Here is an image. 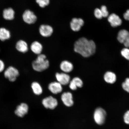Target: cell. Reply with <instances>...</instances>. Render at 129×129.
I'll return each instance as SVG.
<instances>
[{"label": "cell", "mask_w": 129, "mask_h": 129, "mask_svg": "<svg viewBox=\"0 0 129 129\" xmlns=\"http://www.w3.org/2000/svg\"><path fill=\"white\" fill-rule=\"evenodd\" d=\"M61 99L63 103L66 106L71 107L73 105L74 101L71 93L66 92L63 93L61 95Z\"/></svg>", "instance_id": "cell-10"}, {"label": "cell", "mask_w": 129, "mask_h": 129, "mask_svg": "<svg viewBox=\"0 0 129 129\" xmlns=\"http://www.w3.org/2000/svg\"><path fill=\"white\" fill-rule=\"evenodd\" d=\"M123 17L125 20L129 21V9L124 14Z\"/></svg>", "instance_id": "cell-31"}, {"label": "cell", "mask_w": 129, "mask_h": 129, "mask_svg": "<svg viewBox=\"0 0 129 129\" xmlns=\"http://www.w3.org/2000/svg\"><path fill=\"white\" fill-rule=\"evenodd\" d=\"M83 81L78 77H75L69 83V87L72 90H75L77 88H81L83 86Z\"/></svg>", "instance_id": "cell-15"}, {"label": "cell", "mask_w": 129, "mask_h": 129, "mask_svg": "<svg viewBox=\"0 0 129 129\" xmlns=\"http://www.w3.org/2000/svg\"><path fill=\"white\" fill-rule=\"evenodd\" d=\"M16 50L21 53H25L28 50V45L26 42L22 40H19L16 43L15 45Z\"/></svg>", "instance_id": "cell-13"}, {"label": "cell", "mask_w": 129, "mask_h": 129, "mask_svg": "<svg viewBox=\"0 0 129 129\" xmlns=\"http://www.w3.org/2000/svg\"><path fill=\"white\" fill-rule=\"evenodd\" d=\"M11 35L9 30L5 28H0V40L4 41L10 39Z\"/></svg>", "instance_id": "cell-20"}, {"label": "cell", "mask_w": 129, "mask_h": 129, "mask_svg": "<svg viewBox=\"0 0 129 129\" xmlns=\"http://www.w3.org/2000/svg\"><path fill=\"white\" fill-rule=\"evenodd\" d=\"M84 21L81 18H74L70 22L71 29L74 31H78L84 24Z\"/></svg>", "instance_id": "cell-7"}, {"label": "cell", "mask_w": 129, "mask_h": 129, "mask_svg": "<svg viewBox=\"0 0 129 129\" xmlns=\"http://www.w3.org/2000/svg\"><path fill=\"white\" fill-rule=\"evenodd\" d=\"M20 75V73L18 69L12 66H9L5 70L4 76L5 78L11 82H14L17 80Z\"/></svg>", "instance_id": "cell-4"}, {"label": "cell", "mask_w": 129, "mask_h": 129, "mask_svg": "<svg viewBox=\"0 0 129 129\" xmlns=\"http://www.w3.org/2000/svg\"><path fill=\"white\" fill-rule=\"evenodd\" d=\"M36 1L40 7L42 8L48 6L50 3V0H36Z\"/></svg>", "instance_id": "cell-23"}, {"label": "cell", "mask_w": 129, "mask_h": 129, "mask_svg": "<svg viewBox=\"0 0 129 129\" xmlns=\"http://www.w3.org/2000/svg\"><path fill=\"white\" fill-rule=\"evenodd\" d=\"M39 30L40 34L44 37L50 36L53 32L52 27L51 26L46 25H42L40 26Z\"/></svg>", "instance_id": "cell-9"}, {"label": "cell", "mask_w": 129, "mask_h": 129, "mask_svg": "<svg viewBox=\"0 0 129 129\" xmlns=\"http://www.w3.org/2000/svg\"><path fill=\"white\" fill-rule=\"evenodd\" d=\"M103 17H106L109 15V12L107 10V8L105 6H101L100 9Z\"/></svg>", "instance_id": "cell-27"}, {"label": "cell", "mask_w": 129, "mask_h": 129, "mask_svg": "<svg viewBox=\"0 0 129 129\" xmlns=\"http://www.w3.org/2000/svg\"><path fill=\"white\" fill-rule=\"evenodd\" d=\"M108 21L112 27L119 26L122 23V20L119 16L115 14H111L108 18Z\"/></svg>", "instance_id": "cell-11"}, {"label": "cell", "mask_w": 129, "mask_h": 129, "mask_svg": "<svg viewBox=\"0 0 129 129\" xmlns=\"http://www.w3.org/2000/svg\"><path fill=\"white\" fill-rule=\"evenodd\" d=\"M104 80L107 83L113 84L116 80V76L114 73L111 72H107L105 74Z\"/></svg>", "instance_id": "cell-18"}, {"label": "cell", "mask_w": 129, "mask_h": 129, "mask_svg": "<svg viewBox=\"0 0 129 129\" xmlns=\"http://www.w3.org/2000/svg\"><path fill=\"white\" fill-rule=\"evenodd\" d=\"M74 50L85 57L92 55L95 52L96 44L92 40H88L85 38H81L74 44Z\"/></svg>", "instance_id": "cell-1"}, {"label": "cell", "mask_w": 129, "mask_h": 129, "mask_svg": "<svg viewBox=\"0 0 129 129\" xmlns=\"http://www.w3.org/2000/svg\"><path fill=\"white\" fill-rule=\"evenodd\" d=\"M122 87L123 89L129 93V78L126 79L124 82L122 83Z\"/></svg>", "instance_id": "cell-25"}, {"label": "cell", "mask_w": 129, "mask_h": 129, "mask_svg": "<svg viewBox=\"0 0 129 129\" xmlns=\"http://www.w3.org/2000/svg\"><path fill=\"white\" fill-rule=\"evenodd\" d=\"M48 88L50 91L54 94L60 93L62 90V85L58 82H54L50 83Z\"/></svg>", "instance_id": "cell-14"}, {"label": "cell", "mask_w": 129, "mask_h": 129, "mask_svg": "<svg viewBox=\"0 0 129 129\" xmlns=\"http://www.w3.org/2000/svg\"><path fill=\"white\" fill-rule=\"evenodd\" d=\"M55 76L58 82L61 85H67L68 84L70 81V76L65 73H57L56 74Z\"/></svg>", "instance_id": "cell-8"}, {"label": "cell", "mask_w": 129, "mask_h": 129, "mask_svg": "<svg viewBox=\"0 0 129 129\" xmlns=\"http://www.w3.org/2000/svg\"><path fill=\"white\" fill-rule=\"evenodd\" d=\"M121 55L127 60H129V49L125 48H123L121 51Z\"/></svg>", "instance_id": "cell-24"}, {"label": "cell", "mask_w": 129, "mask_h": 129, "mask_svg": "<svg viewBox=\"0 0 129 129\" xmlns=\"http://www.w3.org/2000/svg\"><path fill=\"white\" fill-rule=\"evenodd\" d=\"M24 21L28 24L34 23L37 20V17L34 12L29 10H26L22 15Z\"/></svg>", "instance_id": "cell-6"}, {"label": "cell", "mask_w": 129, "mask_h": 129, "mask_svg": "<svg viewBox=\"0 0 129 129\" xmlns=\"http://www.w3.org/2000/svg\"><path fill=\"white\" fill-rule=\"evenodd\" d=\"M15 12L12 8L5 9L3 11V16L6 20H12L14 18Z\"/></svg>", "instance_id": "cell-19"}, {"label": "cell", "mask_w": 129, "mask_h": 129, "mask_svg": "<svg viewBox=\"0 0 129 129\" xmlns=\"http://www.w3.org/2000/svg\"><path fill=\"white\" fill-rule=\"evenodd\" d=\"M123 120L126 124L129 125V110L127 111L124 114Z\"/></svg>", "instance_id": "cell-28"}, {"label": "cell", "mask_w": 129, "mask_h": 129, "mask_svg": "<svg viewBox=\"0 0 129 129\" xmlns=\"http://www.w3.org/2000/svg\"><path fill=\"white\" fill-rule=\"evenodd\" d=\"M106 115L107 113L104 109L101 107L97 108L93 114V118L95 122L98 125L104 124L105 122Z\"/></svg>", "instance_id": "cell-3"}, {"label": "cell", "mask_w": 129, "mask_h": 129, "mask_svg": "<svg viewBox=\"0 0 129 129\" xmlns=\"http://www.w3.org/2000/svg\"><path fill=\"white\" fill-rule=\"evenodd\" d=\"M129 35V32L126 30H121L118 32L117 39L119 42L123 44Z\"/></svg>", "instance_id": "cell-21"}, {"label": "cell", "mask_w": 129, "mask_h": 129, "mask_svg": "<svg viewBox=\"0 0 129 129\" xmlns=\"http://www.w3.org/2000/svg\"><path fill=\"white\" fill-rule=\"evenodd\" d=\"M5 68V64L4 61L0 59V73L4 72Z\"/></svg>", "instance_id": "cell-29"}, {"label": "cell", "mask_w": 129, "mask_h": 129, "mask_svg": "<svg viewBox=\"0 0 129 129\" xmlns=\"http://www.w3.org/2000/svg\"><path fill=\"white\" fill-rule=\"evenodd\" d=\"M31 88L34 93L37 95H40L43 92V89L41 85L37 82L31 83Z\"/></svg>", "instance_id": "cell-22"}, {"label": "cell", "mask_w": 129, "mask_h": 129, "mask_svg": "<svg viewBox=\"0 0 129 129\" xmlns=\"http://www.w3.org/2000/svg\"><path fill=\"white\" fill-rule=\"evenodd\" d=\"M30 48L32 52L38 55L41 54L43 50V47L41 43L39 42L35 41L31 43Z\"/></svg>", "instance_id": "cell-16"}, {"label": "cell", "mask_w": 129, "mask_h": 129, "mask_svg": "<svg viewBox=\"0 0 129 129\" xmlns=\"http://www.w3.org/2000/svg\"><path fill=\"white\" fill-rule=\"evenodd\" d=\"M28 105L25 103H22L17 106L15 113L16 115L18 117H23L28 113Z\"/></svg>", "instance_id": "cell-12"}, {"label": "cell", "mask_w": 129, "mask_h": 129, "mask_svg": "<svg viewBox=\"0 0 129 129\" xmlns=\"http://www.w3.org/2000/svg\"><path fill=\"white\" fill-rule=\"evenodd\" d=\"M42 104L46 108L53 109L57 106L58 102L55 98L49 96L43 100Z\"/></svg>", "instance_id": "cell-5"}, {"label": "cell", "mask_w": 129, "mask_h": 129, "mask_svg": "<svg viewBox=\"0 0 129 129\" xmlns=\"http://www.w3.org/2000/svg\"><path fill=\"white\" fill-rule=\"evenodd\" d=\"M94 15L96 18L101 19L103 17L100 9L96 8L94 11Z\"/></svg>", "instance_id": "cell-26"}, {"label": "cell", "mask_w": 129, "mask_h": 129, "mask_svg": "<svg viewBox=\"0 0 129 129\" xmlns=\"http://www.w3.org/2000/svg\"><path fill=\"white\" fill-rule=\"evenodd\" d=\"M32 68L38 72H42L47 69L49 66V62L44 54L38 55L37 59L32 62Z\"/></svg>", "instance_id": "cell-2"}, {"label": "cell", "mask_w": 129, "mask_h": 129, "mask_svg": "<svg viewBox=\"0 0 129 129\" xmlns=\"http://www.w3.org/2000/svg\"><path fill=\"white\" fill-rule=\"evenodd\" d=\"M123 44L126 48H129V35L124 42Z\"/></svg>", "instance_id": "cell-30"}, {"label": "cell", "mask_w": 129, "mask_h": 129, "mask_svg": "<svg viewBox=\"0 0 129 129\" xmlns=\"http://www.w3.org/2000/svg\"><path fill=\"white\" fill-rule=\"evenodd\" d=\"M60 67L61 70L67 73L72 71L73 70V66L71 62L65 60L61 62Z\"/></svg>", "instance_id": "cell-17"}]
</instances>
